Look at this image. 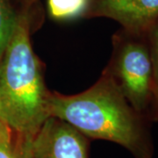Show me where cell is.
<instances>
[{
  "instance_id": "obj_8",
  "label": "cell",
  "mask_w": 158,
  "mask_h": 158,
  "mask_svg": "<svg viewBox=\"0 0 158 158\" xmlns=\"http://www.w3.org/2000/svg\"><path fill=\"white\" fill-rule=\"evenodd\" d=\"M0 158H19L15 133L0 119Z\"/></svg>"
},
{
  "instance_id": "obj_11",
  "label": "cell",
  "mask_w": 158,
  "mask_h": 158,
  "mask_svg": "<svg viewBox=\"0 0 158 158\" xmlns=\"http://www.w3.org/2000/svg\"><path fill=\"white\" fill-rule=\"evenodd\" d=\"M28 1H31V0H28Z\"/></svg>"
},
{
  "instance_id": "obj_1",
  "label": "cell",
  "mask_w": 158,
  "mask_h": 158,
  "mask_svg": "<svg viewBox=\"0 0 158 158\" xmlns=\"http://www.w3.org/2000/svg\"><path fill=\"white\" fill-rule=\"evenodd\" d=\"M48 112L87 138L114 142L135 158H153L149 120L130 106L106 69L94 85L78 94L50 91Z\"/></svg>"
},
{
  "instance_id": "obj_10",
  "label": "cell",
  "mask_w": 158,
  "mask_h": 158,
  "mask_svg": "<svg viewBox=\"0 0 158 158\" xmlns=\"http://www.w3.org/2000/svg\"><path fill=\"white\" fill-rule=\"evenodd\" d=\"M148 117L149 121L158 122V85L154 90L153 100Z\"/></svg>"
},
{
  "instance_id": "obj_5",
  "label": "cell",
  "mask_w": 158,
  "mask_h": 158,
  "mask_svg": "<svg viewBox=\"0 0 158 158\" xmlns=\"http://www.w3.org/2000/svg\"><path fill=\"white\" fill-rule=\"evenodd\" d=\"M90 11L117 21L128 33L147 35L158 19V0H96Z\"/></svg>"
},
{
  "instance_id": "obj_2",
  "label": "cell",
  "mask_w": 158,
  "mask_h": 158,
  "mask_svg": "<svg viewBox=\"0 0 158 158\" xmlns=\"http://www.w3.org/2000/svg\"><path fill=\"white\" fill-rule=\"evenodd\" d=\"M49 94L31 42L29 18L18 13L0 60V119L17 135H34L49 117Z\"/></svg>"
},
{
  "instance_id": "obj_4",
  "label": "cell",
  "mask_w": 158,
  "mask_h": 158,
  "mask_svg": "<svg viewBox=\"0 0 158 158\" xmlns=\"http://www.w3.org/2000/svg\"><path fill=\"white\" fill-rule=\"evenodd\" d=\"M15 141L19 158H90L89 138L53 116L34 135L15 134Z\"/></svg>"
},
{
  "instance_id": "obj_7",
  "label": "cell",
  "mask_w": 158,
  "mask_h": 158,
  "mask_svg": "<svg viewBox=\"0 0 158 158\" xmlns=\"http://www.w3.org/2000/svg\"><path fill=\"white\" fill-rule=\"evenodd\" d=\"M18 13L12 10L7 0H0V60L5 51Z\"/></svg>"
},
{
  "instance_id": "obj_3",
  "label": "cell",
  "mask_w": 158,
  "mask_h": 158,
  "mask_svg": "<svg viewBox=\"0 0 158 158\" xmlns=\"http://www.w3.org/2000/svg\"><path fill=\"white\" fill-rule=\"evenodd\" d=\"M113 56L106 69L130 106L148 119L155 85L147 35L123 30L113 36Z\"/></svg>"
},
{
  "instance_id": "obj_6",
  "label": "cell",
  "mask_w": 158,
  "mask_h": 158,
  "mask_svg": "<svg viewBox=\"0 0 158 158\" xmlns=\"http://www.w3.org/2000/svg\"><path fill=\"white\" fill-rule=\"evenodd\" d=\"M47 2L50 17L58 21L83 17L90 9V0H47Z\"/></svg>"
},
{
  "instance_id": "obj_9",
  "label": "cell",
  "mask_w": 158,
  "mask_h": 158,
  "mask_svg": "<svg viewBox=\"0 0 158 158\" xmlns=\"http://www.w3.org/2000/svg\"><path fill=\"white\" fill-rule=\"evenodd\" d=\"M147 40L152 61L153 77L156 88L158 85V19L148 32Z\"/></svg>"
}]
</instances>
